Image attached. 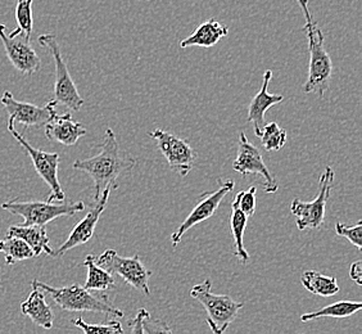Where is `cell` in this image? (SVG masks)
Listing matches in <instances>:
<instances>
[{"label": "cell", "mask_w": 362, "mask_h": 334, "mask_svg": "<svg viewBox=\"0 0 362 334\" xmlns=\"http://www.w3.org/2000/svg\"><path fill=\"white\" fill-rule=\"evenodd\" d=\"M99 148L100 152L97 156L72 163L75 170L84 171L94 181V202L100 198L107 185L116 184L119 175L133 170L138 163L134 156L119 148L111 127L105 130V139Z\"/></svg>", "instance_id": "6da1fadb"}, {"label": "cell", "mask_w": 362, "mask_h": 334, "mask_svg": "<svg viewBox=\"0 0 362 334\" xmlns=\"http://www.w3.org/2000/svg\"><path fill=\"white\" fill-rule=\"evenodd\" d=\"M297 1L305 14L306 23L303 28V33L306 35L310 52L308 75L306 83L303 85V91L307 94L314 93L317 97L322 98L325 91L329 89L330 77L333 74V63L327 49L324 47V34L308 8V0Z\"/></svg>", "instance_id": "7a4b0ae2"}, {"label": "cell", "mask_w": 362, "mask_h": 334, "mask_svg": "<svg viewBox=\"0 0 362 334\" xmlns=\"http://www.w3.org/2000/svg\"><path fill=\"white\" fill-rule=\"evenodd\" d=\"M31 286L37 287L44 292L48 293L58 306L64 311L70 313H105L113 318H124V311L115 306L105 293H91L84 287L74 284L70 287L54 288L42 283L39 280H34Z\"/></svg>", "instance_id": "3957f363"}, {"label": "cell", "mask_w": 362, "mask_h": 334, "mask_svg": "<svg viewBox=\"0 0 362 334\" xmlns=\"http://www.w3.org/2000/svg\"><path fill=\"white\" fill-rule=\"evenodd\" d=\"M212 280L206 279L203 283L195 284L190 291V297L202 304L209 313L207 324L214 333L221 334L235 321L244 302H238L228 294H215L211 292Z\"/></svg>", "instance_id": "277c9868"}, {"label": "cell", "mask_w": 362, "mask_h": 334, "mask_svg": "<svg viewBox=\"0 0 362 334\" xmlns=\"http://www.w3.org/2000/svg\"><path fill=\"white\" fill-rule=\"evenodd\" d=\"M4 211L12 215L22 216L23 225H47L62 216H74L84 211L85 205L81 201L77 202H20L8 201L0 206Z\"/></svg>", "instance_id": "5b68a950"}, {"label": "cell", "mask_w": 362, "mask_h": 334, "mask_svg": "<svg viewBox=\"0 0 362 334\" xmlns=\"http://www.w3.org/2000/svg\"><path fill=\"white\" fill-rule=\"evenodd\" d=\"M334 176V170L330 166L325 167V171L322 173L319 180V193L314 201L303 202L298 198L293 200L291 203V214L297 217L296 224L300 231L319 229L324 224L327 202L332 193Z\"/></svg>", "instance_id": "8992f818"}, {"label": "cell", "mask_w": 362, "mask_h": 334, "mask_svg": "<svg viewBox=\"0 0 362 334\" xmlns=\"http://www.w3.org/2000/svg\"><path fill=\"white\" fill-rule=\"evenodd\" d=\"M39 42L42 47H47L50 50L54 64H56V81H54V100L59 105H66L72 111H80L84 105V99L77 91L76 85L74 83L69 67L63 59L61 47L57 42L56 35L53 34H42L39 35Z\"/></svg>", "instance_id": "52a82bcc"}, {"label": "cell", "mask_w": 362, "mask_h": 334, "mask_svg": "<svg viewBox=\"0 0 362 334\" xmlns=\"http://www.w3.org/2000/svg\"><path fill=\"white\" fill-rule=\"evenodd\" d=\"M8 132L13 135L14 139L17 143L22 146V148L26 151V154L30 156L33 161V165L35 167L36 173L42 178V180L48 184L50 188V195H49L47 201L48 202H63L66 195L63 192L61 183L58 179V170H59V154H49L44 152L40 149H36L28 143V140L23 138V135L18 132H16L14 124L8 122Z\"/></svg>", "instance_id": "ba28073f"}, {"label": "cell", "mask_w": 362, "mask_h": 334, "mask_svg": "<svg viewBox=\"0 0 362 334\" xmlns=\"http://www.w3.org/2000/svg\"><path fill=\"white\" fill-rule=\"evenodd\" d=\"M95 261L107 272L119 275L127 284L143 294H151L149 278L152 277V272L143 265L139 255H135L133 258H121L116 250H105L99 258H95Z\"/></svg>", "instance_id": "9c48e42d"}, {"label": "cell", "mask_w": 362, "mask_h": 334, "mask_svg": "<svg viewBox=\"0 0 362 334\" xmlns=\"http://www.w3.org/2000/svg\"><path fill=\"white\" fill-rule=\"evenodd\" d=\"M149 137L156 142L160 154H163L168 166L174 173L184 178L193 170L197 152L187 140L181 139L162 129H156L154 132H149Z\"/></svg>", "instance_id": "30bf717a"}, {"label": "cell", "mask_w": 362, "mask_h": 334, "mask_svg": "<svg viewBox=\"0 0 362 334\" xmlns=\"http://www.w3.org/2000/svg\"><path fill=\"white\" fill-rule=\"evenodd\" d=\"M217 183H218V189L211 192V193H204L199 198V202L197 203L194 209H192L190 214L187 216V219L173 233L171 243L174 247L180 243L181 238L184 237V234L192 229L193 226L209 220L212 216L215 215V212L218 209L220 203L223 202L225 195L230 193L235 187V183L231 179L225 181L218 179Z\"/></svg>", "instance_id": "8fae6325"}, {"label": "cell", "mask_w": 362, "mask_h": 334, "mask_svg": "<svg viewBox=\"0 0 362 334\" xmlns=\"http://www.w3.org/2000/svg\"><path fill=\"white\" fill-rule=\"evenodd\" d=\"M233 168L243 176L248 174L261 175L265 180L264 190L266 193L278 192V181L272 176L269 167L266 166L259 149L252 144L244 132L239 134L237 160L233 162Z\"/></svg>", "instance_id": "7c38bea8"}, {"label": "cell", "mask_w": 362, "mask_h": 334, "mask_svg": "<svg viewBox=\"0 0 362 334\" xmlns=\"http://www.w3.org/2000/svg\"><path fill=\"white\" fill-rule=\"evenodd\" d=\"M0 102L7 110L8 122H12V124L18 122L25 127L47 125L56 115V107L58 105L54 99L50 100L48 105H44V107H39L33 103H26V102H20L13 97V94L9 91L3 93Z\"/></svg>", "instance_id": "4fadbf2b"}, {"label": "cell", "mask_w": 362, "mask_h": 334, "mask_svg": "<svg viewBox=\"0 0 362 334\" xmlns=\"http://www.w3.org/2000/svg\"><path fill=\"white\" fill-rule=\"evenodd\" d=\"M0 40L4 45L9 62L18 72L31 76L40 70L42 61L33 48L30 38L23 34L8 35L7 28L0 23Z\"/></svg>", "instance_id": "5bb4252c"}, {"label": "cell", "mask_w": 362, "mask_h": 334, "mask_svg": "<svg viewBox=\"0 0 362 334\" xmlns=\"http://www.w3.org/2000/svg\"><path fill=\"white\" fill-rule=\"evenodd\" d=\"M117 188H119L117 183L110 184V185L105 187L100 198L94 202V206L88 212V215L85 216L84 219L72 229L70 236L66 239V242L58 250H53V258L63 256L66 252L75 248L77 246L88 243L90 241L93 234H94V230L97 228L98 221H99L100 216L105 212V207H107V203L110 200L112 190Z\"/></svg>", "instance_id": "9a60e30c"}, {"label": "cell", "mask_w": 362, "mask_h": 334, "mask_svg": "<svg viewBox=\"0 0 362 334\" xmlns=\"http://www.w3.org/2000/svg\"><path fill=\"white\" fill-rule=\"evenodd\" d=\"M272 79V71L266 70L264 74V83L261 91H258L255 97L252 98L251 103L248 105V122H252L253 132L256 137L259 138L261 132L266 125L265 113L272 107L279 105L284 100L281 94H272L269 93V85Z\"/></svg>", "instance_id": "2e32d148"}, {"label": "cell", "mask_w": 362, "mask_h": 334, "mask_svg": "<svg viewBox=\"0 0 362 334\" xmlns=\"http://www.w3.org/2000/svg\"><path fill=\"white\" fill-rule=\"evenodd\" d=\"M45 127L47 138L63 146H75L81 137L86 135V129L83 124L72 119L71 113L58 115L49 121Z\"/></svg>", "instance_id": "e0dca14e"}, {"label": "cell", "mask_w": 362, "mask_h": 334, "mask_svg": "<svg viewBox=\"0 0 362 334\" xmlns=\"http://www.w3.org/2000/svg\"><path fill=\"white\" fill-rule=\"evenodd\" d=\"M21 313L28 316L37 327L44 329L53 328L54 313L45 301V292L37 287L33 286V292L30 293L25 302H22Z\"/></svg>", "instance_id": "ac0fdd59"}, {"label": "cell", "mask_w": 362, "mask_h": 334, "mask_svg": "<svg viewBox=\"0 0 362 334\" xmlns=\"http://www.w3.org/2000/svg\"><path fill=\"white\" fill-rule=\"evenodd\" d=\"M228 34H229V28L212 18L209 21L203 22L195 28L192 35H189L187 39H184L180 42V48L185 49L189 47L211 48V47H215L220 40H223Z\"/></svg>", "instance_id": "d6986e66"}, {"label": "cell", "mask_w": 362, "mask_h": 334, "mask_svg": "<svg viewBox=\"0 0 362 334\" xmlns=\"http://www.w3.org/2000/svg\"><path fill=\"white\" fill-rule=\"evenodd\" d=\"M7 237H17L23 239L34 250L35 256L47 253L53 256V250L49 246V238L45 225H13L9 226Z\"/></svg>", "instance_id": "ffe728a7"}, {"label": "cell", "mask_w": 362, "mask_h": 334, "mask_svg": "<svg viewBox=\"0 0 362 334\" xmlns=\"http://www.w3.org/2000/svg\"><path fill=\"white\" fill-rule=\"evenodd\" d=\"M248 216L238 207L235 202L231 203V216H230V229L234 237V255L242 264L250 263V253L244 247V231L248 225Z\"/></svg>", "instance_id": "44dd1931"}, {"label": "cell", "mask_w": 362, "mask_h": 334, "mask_svg": "<svg viewBox=\"0 0 362 334\" xmlns=\"http://www.w3.org/2000/svg\"><path fill=\"white\" fill-rule=\"evenodd\" d=\"M300 283L308 292L321 297H332L341 291L335 277H327L315 270H307L303 272Z\"/></svg>", "instance_id": "7402d4cb"}, {"label": "cell", "mask_w": 362, "mask_h": 334, "mask_svg": "<svg viewBox=\"0 0 362 334\" xmlns=\"http://www.w3.org/2000/svg\"><path fill=\"white\" fill-rule=\"evenodd\" d=\"M83 265L88 269V279L84 288L89 291H97V292H107L108 289L115 288L116 282L113 275L102 266H99L93 255H88Z\"/></svg>", "instance_id": "603a6c76"}, {"label": "cell", "mask_w": 362, "mask_h": 334, "mask_svg": "<svg viewBox=\"0 0 362 334\" xmlns=\"http://www.w3.org/2000/svg\"><path fill=\"white\" fill-rule=\"evenodd\" d=\"M362 309V304L360 301H338L332 305L322 307L314 313H303L300 316L302 323L320 319V318H335V319H343L349 318L356 313H358Z\"/></svg>", "instance_id": "cb8c5ba5"}, {"label": "cell", "mask_w": 362, "mask_h": 334, "mask_svg": "<svg viewBox=\"0 0 362 334\" xmlns=\"http://www.w3.org/2000/svg\"><path fill=\"white\" fill-rule=\"evenodd\" d=\"M0 252L4 255L6 264L14 265L23 260L34 258V250L23 239L17 237H7L0 241Z\"/></svg>", "instance_id": "d4e9b609"}, {"label": "cell", "mask_w": 362, "mask_h": 334, "mask_svg": "<svg viewBox=\"0 0 362 334\" xmlns=\"http://www.w3.org/2000/svg\"><path fill=\"white\" fill-rule=\"evenodd\" d=\"M130 332L138 333H171V328L166 323L153 321L146 309H140L134 321L129 323Z\"/></svg>", "instance_id": "484cf974"}, {"label": "cell", "mask_w": 362, "mask_h": 334, "mask_svg": "<svg viewBox=\"0 0 362 334\" xmlns=\"http://www.w3.org/2000/svg\"><path fill=\"white\" fill-rule=\"evenodd\" d=\"M33 1L34 0H17L16 4V21L17 28L8 35L14 36L23 34L31 39L34 18H33Z\"/></svg>", "instance_id": "4316f807"}, {"label": "cell", "mask_w": 362, "mask_h": 334, "mask_svg": "<svg viewBox=\"0 0 362 334\" xmlns=\"http://www.w3.org/2000/svg\"><path fill=\"white\" fill-rule=\"evenodd\" d=\"M259 139L266 151L276 152L286 146V132L276 122H270L264 126L261 135H259Z\"/></svg>", "instance_id": "83f0119b"}, {"label": "cell", "mask_w": 362, "mask_h": 334, "mask_svg": "<svg viewBox=\"0 0 362 334\" xmlns=\"http://www.w3.org/2000/svg\"><path fill=\"white\" fill-rule=\"evenodd\" d=\"M75 327L80 328L85 334H122L124 328L117 321H112L105 324H88L83 318H77L72 321Z\"/></svg>", "instance_id": "f1b7e54d"}, {"label": "cell", "mask_w": 362, "mask_h": 334, "mask_svg": "<svg viewBox=\"0 0 362 334\" xmlns=\"http://www.w3.org/2000/svg\"><path fill=\"white\" fill-rule=\"evenodd\" d=\"M335 233L339 237L349 239V243L354 244L358 252L362 250V220H358L354 226H349L346 224L338 221L335 224Z\"/></svg>", "instance_id": "f546056e"}, {"label": "cell", "mask_w": 362, "mask_h": 334, "mask_svg": "<svg viewBox=\"0 0 362 334\" xmlns=\"http://www.w3.org/2000/svg\"><path fill=\"white\" fill-rule=\"evenodd\" d=\"M256 193H257V188L251 187L247 190H240L233 201L237 203L238 207L242 209L248 217L255 215L256 212Z\"/></svg>", "instance_id": "4dcf8cb0"}, {"label": "cell", "mask_w": 362, "mask_h": 334, "mask_svg": "<svg viewBox=\"0 0 362 334\" xmlns=\"http://www.w3.org/2000/svg\"><path fill=\"white\" fill-rule=\"evenodd\" d=\"M349 277L355 282L357 286L362 284V263L361 260H357L349 266Z\"/></svg>", "instance_id": "1f68e13d"}]
</instances>
